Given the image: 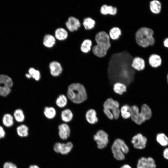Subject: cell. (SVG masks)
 <instances>
[{
    "label": "cell",
    "mask_w": 168,
    "mask_h": 168,
    "mask_svg": "<svg viewBox=\"0 0 168 168\" xmlns=\"http://www.w3.org/2000/svg\"><path fill=\"white\" fill-rule=\"evenodd\" d=\"M58 135L60 138L62 140L67 139L71 134V129L69 125L66 123L60 124L58 127Z\"/></svg>",
    "instance_id": "obj_12"
},
{
    "label": "cell",
    "mask_w": 168,
    "mask_h": 168,
    "mask_svg": "<svg viewBox=\"0 0 168 168\" xmlns=\"http://www.w3.org/2000/svg\"><path fill=\"white\" fill-rule=\"evenodd\" d=\"M73 116L72 111L69 109H65L61 112V119L64 123H67L71 121Z\"/></svg>",
    "instance_id": "obj_22"
},
{
    "label": "cell",
    "mask_w": 168,
    "mask_h": 168,
    "mask_svg": "<svg viewBox=\"0 0 168 168\" xmlns=\"http://www.w3.org/2000/svg\"><path fill=\"white\" fill-rule=\"evenodd\" d=\"M62 143L57 142L55 143L53 146L54 151L58 153H60Z\"/></svg>",
    "instance_id": "obj_38"
},
{
    "label": "cell",
    "mask_w": 168,
    "mask_h": 168,
    "mask_svg": "<svg viewBox=\"0 0 168 168\" xmlns=\"http://www.w3.org/2000/svg\"><path fill=\"white\" fill-rule=\"evenodd\" d=\"M154 34L153 30L150 28L144 26L139 28L135 34L137 44L143 48L153 45L155 42Z\"/></svg>",
    "instance_id": "obj_4"
},
{
    "label": "cell",
    "mask_w": 168,
    "mask_h": 168,
    "mask_svg": "<svg viewBox=\"0 0 168 168\" xmlns=\"http://www.w3.org/2000/svg\"><path fill=\"white\" fill-rule=\"evenodd\" d=\"M94 140L96 142L97 147L99 149L105 148L109 142V136L104 130L100 129L94 135Z\"/></svg>",
    "instance_id": "obj_8"
},
{
    "label": "cell",
    "mask_w": 168,
    "mask_h": 168,
    "mask_svg": "<svg viewBox=\"0 0 168 168\" xmlns=\"http://www.w3.org/2000/svg\"><path fill=\"white\" fill-rule=\"evenodd\" d=\"M167 80H168V74L167 75Z\"/></svg>",
    "instance_id": "obj_45"
},
{
    "label": "cell",
    "mask_w": 168,
    "mask_h": 168,
    "mask_svg": "<svg viewBox=\"0 0 168 168\" xmlns=\"http://www.w3.org/2000/svg\"><path fill=\"white\" fill-rule=\"evenodd\" d=\"M68 103V98L63 94L59 95L57 98L55 103L57 106L63 108L67 105Z\"/></svg>",
    "instance_id": "obj_34"
},
{
    "label": "cell",
    "mask_w": 168,
    "mask_h": 168,
    "mask_svg": "<svg viewBox=\"0 0 168 168\" xmlns=\"http://www.w3.org/2000/svg\"><path fill=\"white\" fill-rule=\"evenodd\" d=\"M161 4L158 0H153L149 2V9L151 12L154 14L159 13L161 11Z\"/></svg>",
    "instance_id": "obj_21"
},
{
    "label": "cell",
    "mask_w": 168,
    "mask_h": 168,
    "mask_svg": "<svg viewBox=\"0 0 168 168\" xmlns=\"http://www.w3.org/2000/svg\"><path fill=\"white\" fill-rule=\"evenodd\" d=\"M111 149L114 157L117 160L122 161L125 159V154L129 151L128 146L125 142L120 138H117L113 142Z\"/></svg>",
    "instance_id": "obj_5"
},
{
    "label": "cell",
    "mask_w": 168,
    "mask_h": 168,
    "mask_svg": "<svg viewBox=\"0 0 168 168\" xmlns=\"http://www.w3.org/2000/svg\"><path fill=\"white\" fill-rule=\"evenodd\" d=\"M67 97L74 104L82 103L87 99V97L85 87L79 83L70 84L68 87Z\"/></svg>",
    "instance_id": "obj_3"
},
{
    "label": "cell",
    "mask_w": 168,
    "mask_h": 168,
    "mask_svg": "<svg viewBox=\"0 0 168 168\" xmlns=\"http://www.w3.org/2000/svg\"><path fill=\"white\" fill-rule=\"evenodd\" d=\"M162 156L164 159L168 160V147L164 149L162 152Z\"/></svg>",
    "instance_id": "obj_40"
},
{
    "label": "cell",
    "mask_w": 168,
    "mask_h": 168,
    "mask_svg": "<svg viewBox=\"0 0 168 168\" xmlns=\"http://www.w3.org/2000/svg\"><path fill=\"white\" fill-rule=\"evenodd\" d=\"M55 38L59 40H63L66 39L68 36L67 31L63 28H57L55 32Z\"/></svg>",
    "instance_id": "obj_30"
},
{
    "label": "cell",
    "mask_w": 168,
    "mask_h": 168,
    "mask_svg": "<svg viewBox=\"0 0 168 168\" xmlns=\"http://www.w3.org/2000/svg\"><path fill=\"white\" fill-rule=\"evenodd\" d=\"M25 76L28 79H30V78H31L30 76V75L28 73H26L25 74Z\"/></svg>",
    "instance_id": "obj_44"
},
{
    "label": "cell",
    "mask_w": 168,
    "mask_h": 168,
    "mask_svg": "<svg viewBox=\"0 0 168 168\" xmlns=\"http://www.w3.org/2000/svg\"><path fill=\"white\" fill-rule=\"evenodd\" d=\"M28 168H40V167L37 165L31 164L29 166Z\"/></svg>",
    "instance_id": "obj_43"
},
{
    "label": "cell",
    "mask_w": 168,
    "mask_h": 168,
    "mask_svg": "<svg viewBox=\"0 0 168 168\" xmlns=\"http://www.w3.org/2000/svg\"><path fill=\"white\" fill-rule=\"evenodd\" d=\"M94 39L96 44L92 47V53L99 58L105 57L111 45L109 34L105 31H100L96 34Z\"/></svg>",
    "instance_id": "obj_2"
},
{
    "label": "cell",
    "mask_w": 168,
    "mask_h": 168,
    "mask_svg": "<svg viewBox=\"0 0 168 168\" xmlns=\"http://www.w3.org/2000/svg\"><path fill=\"white\" fill-rule=\"evenodd\" d=\"M6 134L5 130L2 126L0 125V140L6 137Z\"/></svg>",
    "instance_id": "obj_39"
},
{
    "label": "cell",
    "mask_w": 168,
    "mask_h": 168,
    "mask_svg": "<svg viewBox=\"0 0 168 168\" xmlns=\"http://www.w3.org/2000/svg\"><path fill=\"white\" fill-rule=\"evenodd\" d=\"M108 34L110 39L113 40H117L121 36L122 31L119 27H114L110 30Z\"/></svg>",
    "instance_id": "obj_25"
},
{
    "label": "cell",
    "mask_w": 168,
    "mask_h": 168,
    "mask_svg": "<svg viewBox=\"0 0 168 168\" xmlns=\"http://www.w3.org/2000/svg\"><path fill=\"white\" fill-rule=\"evenodd\" d=\"M28 73L36 81H39L41 78L40 73L39 71L33 68H30L28 70Z\"/></svg>",
    "instance_id": "obj_36"
},
{
    "label": "cell",
    "mask_w": 168,
    "mask_h": 168,
    "mask_svg": "<svg viewBox=\"0 0 168 168\" xmlns=\"http://www.w3.org/2000/svg\"><path fill=\"white\" fill-rule=\"evenodd\" d=\"M14 118L11 114L9 113L5 114L2 119V123L3 125L6 127L10 128L14 124Z\"/></svg>",
    "instance_id": "obj_20"
},
{
    "label": "cell",
    "mask_w": 168,
    "mask_h": 168,
    "mask_svg": "<svg viewBox=\"0 0 168 168\" xmlns=\"http://www.w3.org/2000/svg\"><path fill=\"white\" fill-rule=\"evenodd\" d=\"M148 62L151 67L157 68L161 65L162 60L161 57L158 54H152L149 57Z\"/></svg>",
    "instance_id": "obj_19"
},
{
    "label": "cell",
    "mask_w": 168,
    "mask_h": 168,
    "mask_svg": "<svg viewBox=\"0 0 168 168\" xmlns=\"http://www.w3.org/2000/svg\"><path fill=\"white\" fill-rule=\"evenodd\" d=\"M163 45L165 47L168 48V38H166L164 40Z\"/></svg>",
    "instance_id": "obj_41"
},
{
    "label": "cell",
    "mask_w": 168,
    "mask_h": 168,
    "mask_svg": "<svg viewBox=\"0 0 168 168\" xmlns=\"http://www.w3.org/2000/svg\"><path fill=\"white\" fill-rule=\"evenodd\" d=\"M92 45V41L91 40L86 39L81 44V50L84 53H87L91 50Z\"/></svg>",
    "instance_id": "obj_26"
},
{
    "label": "cell",
    "mask_w": 168,
    "mask_h": 168,
    "mask_svg": "<svg viewBox=\"0 0 168 168\" xmlns=\"http://www.w3.org/2000/svg\"><path fill=\"white\" fill-rule=\"evenodd\" d=\"M140 112L145 119H149L152 115V112L149 106L146 104H143L141 108Z\"/></svg>",
    "instance_id": "obj_32"
},
{
    "label": "cell",
    "mask_w": 168,
    "mask_h": 168,
    "mask_svg": "<svg viewBox=\"0 0 168 168\" xmlns=\"http://www.w3.org/2000/svg\"><path fill=\"white\" fill-rule=\"evenodd\" d=\"M131 142L134 148L142 150L146 147L147 139L142 134L139 133L132 137Z\"/></svg>",
    "instance_id": "obj_9"
},
{
    "label": "cell",
    "mask_w": 168,
    "mask_h": 168,
    "mask_svg": "<svg viewBox=\"0 0 168 168\" xmlns=\"http://www.w3.org/2000/svg\"><path fill=\"white\" fill-rule=\"evenodd\" d=\"M49 67L50 74L53 77H58L62 72V67L61 64L57 61L51 62L49 63Z\"/></svg>",
    "instance_id": "obj_14"
},
{
    "label": "cell",
    "mask_w": 168,
    "mask_h": 168,
    "mask_svg": "<svg viewBox=\"0 0 168 168\" xmlns=\"http://www.w3.org/2000/svg\"><path fill=\"white\" fill-rule=\"evenodd\" d=\"M120 168H132L129 164H125L122 165Z\"/></svg>",
    "instance_id": "obj_42"
},
{
    "label": "cell",
    "mask_w": 168,
    "mask_h": 168,
    "mask_svg": "<svg viewBox=\"0 0 168 168\" xmlns=\"http://www.w3.org/2000/svg\"><path fill=\"white\" fill-rule=\"evenodd\" d=\"M156 168L155 161L152 157H141L137 161L136 168Z\"/></svg>",
    "instance_id": "obj_11"
},
{
    "label": "cell",
    "mask_w": 168,
    "mask_h": 168,
    "mask_svg": "<svg viewBox=\"0 0 168 168\" xmlns=\"http://www.w3.org/2000/svg\"><path fill=\"white\" fill-rule=\"evenodd\" d=\"M119 102L111 98L107 99L103 104V111L110 119H117L120 114Z\"/></svg>",
    "instance_id": "obj_6"
},
{
    "label": "cell",
    "mask_w": 168,
    "mask_h": 168,
    "mask_svg": "<svg viewBox=\"0 0 168 168\" xmlns=\"http://www.w3.org/2000/svg\"><path fill=\"white\" fill-rule=\"evenodd\" d=\"M145 65V61L143 58L135 57L132 59L131 66L134 70L140 71L144 69Z\"/></svg>",
    "instance_id": "obj_15"
},
{
    "label": "cell",
    "mask_w": 168,
    "mask_h": 168,
    "mask_svg": "<svg viewBox=\"0 0 168 168\" xmlns=\"http://www.w3.org/2000/svg\"><path fill=\"white\" fill-rule=\"evenodd\" d=\"M130 107L128 105H125L121 108L120 110V114L124 119H128L130 117L129 110Z\"/></svg>",
    "instance_id": "obj_35"
},
{
    "label": "cell",
    "mask_w": 168,
    "mask_h": 168,
    "mask_svg": "<svg viewBox=\"0 0 168 168\" xmlns=\"http://www.w3.org/2000/svg\"><path fill=\"white\" fill-rule=\"evenodd\" d=\"M96 114V112L94 110L91 109L88 110L85 114L86 119L87 121L91 124L96 123L98 121Z\"/></svg>",
    "instance_id": "obj_18"
},
{
    "label": "cell",
    "mask_w": 168,
    "mask_h": 168,
    "mask_svg": "<svg viewBox=\"0 0 168 168\" xmlns=\"http://www.w3.org/2000/svg\"><path fill=\"white\" fill-rule=\"evenodd\" d=\"M118 12V9L115 7L104 4L102 5L100 8V12L103 15H110L115 16Z\"/></svg>",
    "instance_id": "obj_16"
},
{
    "label": "cell",
    "mask_w": 168,
    "mask_h": 168,
    "mask_svg": "<svg viewBox=\"0 0 168 168\" xmlns=\"http://www.w3.org/2000/svg\"><path fill=\"white\" fill-rule=\"evenodd\" d=\"M56 40L55 37L50 34L46 35L43 39V44L46 47L50 48L55 44Z\"/></svg>",
    "instance_id": "obj_24"
},
{
    "label": "cell",
    "mask_w": 168,
    "mask_h": 168,
    "mask_svg": "<svg viewBox=\"0 0 168 168\" xmlns=\"http://www.w3.org/2000/svg\"><path fill=\"white\" fill-rule=\"evenodd\" d=\"M65 25L68 30L71 32L77 30L80 27L81 23L79 20L73 16L69 17L66 22Z\"/></svg>",
    "instance_id": "obj_13"
},
{
    "label": "cell",
    "mask_w": 168,
    "mask_h": 168,
    "mask_svg": "<svg viewBox=\"0 0 168 168\" xmlns=\"http://www.w3.org/2000/svg\"><path fill=\"white\" fill-rule=\"evenodd\" d=\"M13 118L17 122H23L25 119V115L23 111L20 109H16L13 113Z\"/></svg>",
    "instance_id": "obj_33"
},
{
    "label": "cell",
    "mask_w": 168,
    "mask_h": 168,
    "mask_svg": "<svg viewBox=\"0 0 168 168\" xmlns=\"http://www.w3.org/2000/svg\"><path fill=\"white\" fill-rule=\"evenodd\" d=\"M129 112L130 118L136 124L141 125L146 121L141 113L139 112V108L137 105H133L130 107Z\"/></svg>",
    "instance_id": "obj_10"
},
{
    "label": "cell",
    "mask_w": 168,
    "mask_h": 168,
    "mask_svg": "<svg viewBox=\"0 0 168 168\" xmlns=\"http://www.w3.org/2000/svg\"><path fill=\"white\" fill-rule=\"evenodd\" d=\"M73 147V144L71 142L62 143L60 153L63 155H67L71 152Z\"/></svg>",
    "instance_id": "obj_29"
},
{
    "label": "cell",
    "mask_w": 168,
    "mask_h": 168,
    "mask_svg": "<svg viewBox=\"0 0 168 168\" xmlns=\"http://www.w3.org/2000/svg\"><path fill=\"white\" fill-rule=\"evenodd\" d=\"M156 140L162 147H166L168 146V137L164 133H157L156 137Z\"/></svg>",
    "instance_id": "obj_23"
},
{
    "label": "cell",
    "mask_w": 168,
    "mask_h": 168,
    "mask_svg": "<svg viewBox=\"0 0 168 168\" xmlns=\"http://www.w3.org/2000/svg\"><path fill=\"white\" fill-rule=\"evenodd\" d=\"M13 85L11 77L6 75L0 74V96H7L11 92Z\"/></svg>",
    "instance_id": "obj_7"
},
{
    "label": "cell",
    "mask_w": 168,
    "mask_h": 168,
    "mask_svg": "<svg viewBox=\"0 0 168 168\" xmlns=\"http://www.w3.org/2000/svg\"><path fill=\"white\" fill-rule=\"evenodd\" d=\"M16 131L18 136L21 138H26L29 135V128L24 124L18 126L16 128Z\"/></svg>",
    "instance_id": "obj_17"
},
{
    "label": "cell",
    "mask_w": 168,
    "mask_h": 168,
    "mask_svg": "<svg viewBox=\"0 0 168 168\" xmlns=\"http://www.w3.org/2000/svg\"><path fill=\"white\" fill-rule=\"evenodd\" d=\"M127 86L124 83L120 82H115L113 86V90L117 94L121 95L127 91Z\"/></svg>",
    "instance_id": "obj_28"
},
{
    "label": "cell",
    "mask_w": 168,
    "mask_h": 168,
    "mask_svg": "<svg viewBox=\"0 0 168 168\" xmlns=\"http://www.w3.org/2000/svg\"><path fill=\"white\" fill-rule=\"evenodd\" d=\"M44 114L47 119H52L55 117L56 111L55 109L53 107L47 106L44 109Z\"/></svg>",
    "instance_id": "obj_31"
},
{
    "label": "cell",
    "mask_w": 168,
    "mask_h": 168,
    "mask_svg": "<svg viewBox=\"0 0 168 168\" xmlns=\"http://www.w3.org/2000/svg\"><path fill=\"white\" fill-rule=\"evenodd\" d=\"M96 24L95 20L90 17L84 18L82 23L83 25L86 30H92L95 27Z\"/></svg>",
    "instance_id": "obj_27"
},
{
    "label": "cell",
    "mask_w": 168,
    "mask_h": 168,
    "mask_svg": "<svg viewBox=\"0 0 168 168\" xmlns=\"http://www.w3.org/2000/svg\"><path fill=\"white\" fill-rule=\"evenodd\" d=\"M2 168H18L17 166L14 163L8 161L5 162L3 165Z\"/></svg>",
    "instance_id": "obj_37"
},
{
    "label": "cell",
    "mask_w": 168,
    "mask_h": 168,
    "mask_svg": "<svg viewBox=\"0 0 168 168\" xmlns=\"http://www.w3.org/2000/svg\"><path fill=\"white\" fill-rule=\"evenodd\" d=\"M134 57L127 49L126 45L124 49L113 53L110 58L108 67L109 76L114 77V81L129 84L133 80L135 71L131 64Z\"/></svg>",
    "instance_id": "obj_1"
}]
</instances>
